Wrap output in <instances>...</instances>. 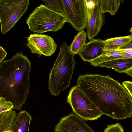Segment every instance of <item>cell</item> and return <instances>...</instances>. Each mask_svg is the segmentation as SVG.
Segmentation results:
<instances>
[{
    "label": "cell",
    "instance_id": "obj_1",
    "mask_svg": "<svg viewBox=\"0 0 132 132\" xmlns=\"http://www.w3.org/2000/svg\"><path fill=\"white\" fill-rule=\"evenodd\" d=\"M76 86L103 114L117 120L132 117V96L110 75H81Z\"/></svg>",
    "mask_w": 132,
    "mask_h": 132
},
{
    "label": "cell",
    "instance_id": "obj_2",
    "mask_svg": "<svg viewBox=\"0 0 132 132\" xmlns=\"http://www.w3.org/2000/svg\"><path fill=\"white\" fill-rule=\"evenodd\" d=\"M31 63L21 51L0 63V97L12 103L13 109L20 110L26 101L30 87Z\"/></svg>",
    "mask_w": 132,
    "mask_h": 132
},
{
    "label": "cell",
    "instance_id": "obj_3",
    "mask_svg": "<svg viewBox=\"0 0 132 132\" xmlns=\"http://www.w3.org/2000/svg\"><path fill=\"white\" fill-rule=\"evenodd\" d=\"M74 55L68 44L63 42L49 74L48 87L52 95L57 97L69 86L76 64Z\"/></svg>",
    "mask_w": 132,
    "mask_h": 132
},
{
    "label": "cell",
    "instance_id": "obj_4",
    "mask_svg": "<svg viewBox=\"0 0 132 132\" xmlns=\"http://www.w3.org/2000/svg\"><path fill=\"white\" fill-rule=\"evenodd\" d=\"M67 22L64 16L41 4L29 14L26 21L32 32L42 34L57 31Z\"/></svg>",
    "mask_w": 132,
    "mask_h": 132
},
{
    "label": "cell",
    "instance_id": "obj_5",
    "mask_svg": "<svg viewBox=\"0 0 132 132\" xmlns=\"http://www.w3.org/2000/svg\"><path fill=\"white\" fill-rule=\"evenodd\" d=\"M29 0H0V23L1 33L6 34L26 12Z\"/></svg>",
    "mask_w": 132,
    "mask_h": 132
},
{
    "label": "cell",
    "instance_id": "obj_6",
    "mask_svg": "<svg viewBox=\"0 0 132 132\" xmlns=\"http://www.w3.org/2000/svg\"><path fill=\"white\" fill-rule=\"evenodd\" d=\"M67 102L73 112L85 120H97L103 114L86 95L75 86L70 90Z\"/></svg>",
    "mask_w": 132,
    "mask_h": 132
},
{
    "label": "cell",
    "instance_id": "obj_7",
    "mask_svg": "<svg viewBox=\"0 0 132 132\" xmlns=\"http://www.w3.org/2000/svg\"><path fill=\"white\" fill-rule=\"evenodd\" d=\"M67 22L77 31H81L87 22V9L85 0H62Z\"/></svg>",
    "mask_w": 132,
    "mask_h": 132
},
{
    "label": "cell",
    "instance_id": "obj_8",
    "mask_svg": "<svg viewBox=\"0 0 132 132\" xmlns=\"http://www.w3.org/2000/svg\"><path fill=\"white\" fill-rule=\"evenodd\" d=\"M27 46L34 54L51 56L55 51L57 45L51 36L44 34H30L27 38Z\"/></svg>",
    "mask_w": 132,
    "mask_h": 132
},
{
    "label": "cell",
    "instance_id": "obj_9",
    "mask_svg": "<svg viewBox=\"0 0 132 132\" xmlns=\"http://www.w3.org/2000/svg\"><path fill=\"white\" fill-rule=\"evenodd\" d=\"M54 132H95L85 120L73 112L60 119L56 125Z\"/></svg>",
    "mask_w": 132,
    "mask_h": 132
},
{
    "label": "cell",
    "instance_id": "obj_10",
    "mask_svg": "<svg viewBox=\"0 0 132 132\" xmlns=\"http://www.w3.org/2000/svg\"><path fill=\"white\" fill-rule=\"evenodd\" d=\"M100 0H97L93 7L87 9V22L86 28V36L89 40L98 34L105 23L104 15L100 9Z\"/></svg>",
    "mask_w": 132,
    "mask_h": 132
},
{
    "label": "cell",
    "instance_id": "obj_11",
    "mask_svg": "<svg viewBox=\"0 0 132 132\" xmlns=\"http://www.w3.org/2000/svg\"><path fill=\"white\" fill-rule=\"evenodd\" d=\"M105 45L104 40L93 38L86 43L78 55L84 61L89 62L101 55Z\"/></svg>",
    "mask_w": 132,
    "mask_h": 132
},
{
    "label": "cell",
    "instance_id": "obj_12",
    "mask_svg": "<svg viewBox=\"0 0 132 132\" xmlns=\"http://www.w3.org/2000/svg\"><path fill=\"white\" fill-rule=\"evenodd\" d=\"M98 66L111 68L118 72L126 73L132 76V58L115 59L102 63Z\"/></svg>",
    "mask_w": 132,
    "mask_h": 132
},
{
    "label": "cell",
    "instance_id": "obj_13",
    "mask_svg": "<svg viewBox=\"0 0 132 132\" xmlns=\"http://www.w3.org/2000/svg\"><path fill=\"white\" fill-rule=\"evenodd\" d=\"M123 58H132V54L119 51L117 50H110L103 49L100 55L89 62L92 65L97 67L105 62Z\"/></svg>",
    "mask_w": 132,
    "mask_h": 132
},
{
    "label": "cell",
    "instance_id": "obj_14",
    "mask_svg": "<svg viewBox=\"0 0 132 132\" xmlns=\"http://www.w3.org/2000/svg\"><path fill=\"white\" fill-rule=\"evenodd\" d=\"M32 117L25 110L17 114L10 132H29Z\"/></svg>",
    "mask_w": 132,
    "mask_h": 132
},
{
    "label": "cell",
    "instance_id": "obj_15",
    "mask_svg": "<svg viewBox=\"0 0 132 132\" xmlns=\"http://www.w3.org/2000/svg\"><path fill=\"white\" fill-rule=\"evenodd\" d=\"M132 41V35L115 37L104 40L105 45L104 50H113L119 49Z\"/></svg>",
    "mask_w": 132,
    "mask_h": 132
},
{
    "label": "cell",
    "instance_id": "obj_16",
    "mask_svg": "<svg viewBox=\"0 0 132 132\" xmlns=\"http://www.w3.org/2000/svg\"><path fill=\"white\" fill-rule=\"evenodd\" d=\"M86 33L84 30L78 32L74 36L73 39L69 46L70 51L74 55L78 54L85 46Z\"/></svg>",
    "mask_w": 132,
    "mask_h": 132
},
{
    "label": "cell",
    "instance_id": "obj_17",
    "mask_svg": "<svg viewBox=\"0 0 132 132\" xmlns=\"http://www.w3.org/2000/svg\"><path fill=\"white\" fill-rule=\"evenodd\" d=\"M122 0H100V7L101 13H109L112 16L115 15L118 11Z\"/></svg>",
    "mask_w": 132,
    "mask_h": 132
},
{
    "label": "cell",
    "instance_id": "obj_18",
    "mask_svg": "<svg viewBox=\"0 0 132 132\" xmlns=\"http://www.w3.org/2000/svg\"><path fill=\"white\" fill-rule=\"evenodd\" d=\"M16 114L11 110L0 119V132H10Z\"/></svg>",
    "mask_w": 132,
    "mask_h": 132
},
{
    "label": "cell",
    "instance_id": "obj_19",
    "mask_svg": "<svg viewBox=\"0 0 132 132\" xmlns=\"http://www.w3.org/2000/svg\"><path fill=\"white\" fill-rule=\"evenodd\" d=\"M44 5L56 12L64 16V10L62 0H43Z\"/></svg>",
    "mask_w": 132,
    "mask_h": 132
},
{
    "label": "cell",
    "instance_id": "obj_20",
    "mask_svg": "<svg viewBox=\"0 0 132 132\" xmlns=\"http://www.w3.org/2000/svg\"><path fill=\"white\" fill-rule=\"evenodd\" d=\"M13 105L12 103L3 97H0V113L12 110Z\"/></svg>",
    "mask_w": 132,
    "mask_h": 132
},
{
    "label": "cell",
    "instance_id": "obj_21",
    "mask_svg": "<svg viewBox=\"0 0 132 132\" xmlns=\"http://www.w3.org/2000/svg\"><path fill=\"white\" fill-rule=\"evenodd\" d=\"M123 127L119 123L109 125L104 132H124Z\"/></svg>",
    "mask_w": 132,
    "mask_h": 132
},
{
    "label": "cell",
    "instance_id": "obj_22",
    "mask_svg": "<svg viewBox=\"0 0 132 132\" xmlns=\"http://www.w3.org/2000/svg\"><path fill=\"white\" fill-rule=\"evenodd\" d=\"M122 85L132 96V82L129 81H125L122 82Z\"/></svg>",
    "mask_w": 132,
    "mask_h": 132
},
{
    "label": "cell",
    "instance_id": "obj_23",
    "mask_svg": "<svg viewBox=\"0 0 132 132\" xmlns=\"http://www.w3.org/2000/svg\"><path fill=\"white\" fill-rule=\"evenodd\" d=\"M7 54L5 50L0 46V63L3 61V59L5 58Z\"/></svg>",
    "mask_w": 132,
    "mask_h": 132
},
{
    "label": "cell",
    "instance_id": "obj_24",
    "mask_svg": "<svg viewBox=\"0 0 132 132\" xmlns=\"http://www.w3.org/2000/svg\"><path fill=\"white\" fill-rule=\"evenodd\" d=\"M119 49H132V41L129 43Z\"/></svg>",
    "mask_w": 132,
    "mask_h": 132
},
{
    "label": "cell",
    "instance_id": "obj_25",
    "mask_svg": "<svg viewBox=\"0 0 132 132\" xmlns=\"http://www.w3.org/2000/svg\"><path fill=\"white\" fill-rule=\"evenodd\" d=\"M8 112V111H7ZM7 112H5L0 113V119L4 116L7 113Z\"/></svg>",
    "mask_w": 132,
    "mask_h": 132
}]
</instances>
